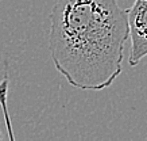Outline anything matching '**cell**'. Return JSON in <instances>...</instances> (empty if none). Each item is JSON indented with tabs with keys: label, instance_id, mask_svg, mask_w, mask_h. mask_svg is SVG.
<instances>
[{
	"label": "cell",
	"instance_id": "1",
	"mask_svg": "<svg viewBox=\"0 0 147 141\" xmlns=\"http://www.w3.org/2000/svg\"><path fill=\"white\" fill-rule=\"evenodd\" d=\"M49 22L50 56L70 86L100 91L121 75L129 29L117 0H57Z\"/></svg>",
	"mask_w": 147,
	"mask_h": 141
},
{
	"label": "cell",
	"instance_id": "2",
	"mask_svg": "<svg viewBox=\"0 0 147 141\" xmlns=\"http://www.w3.org/2000/svg\"><path fill=\"white\" fill-rule=\"evenodd\" d=\"M127 16L131 41L128 64L135 67L147 56V0H135Z\"/></svg>",
	"mask_w": 147,
	"mask_h": 141
},
{
	"label": "cell",
	"instance_id": "3",
	"mask_svg": "<svg viewBox=\"0 0 147 141\" xmlns=\"http://www.w3.org/2000/svg\"><path fill=\"white\" fill-rule=\"evenodd\" d=\"M0 140H3V134H1V132H0Z\"/></svg>",
	"mask_w": 147,
	"mask_h": 141
}]
</instances>
